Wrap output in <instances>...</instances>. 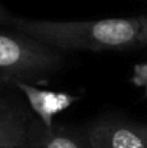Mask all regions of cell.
<instances>
[{
    "mask_svg": "<svg viewBox=\"0 0 147 148\" xmlns=\"http://www.w3.org/2000/svg\"><path fill=\"white\" fill-rule=\"evenodd\" d=\"M14 30L58 50H128L141 48V17L52 22L13 17Z\"/></svg>",
    "mask_w": 147,
    "mask_h": 148,
    "instance_id": "obj_1",
    "label": "cell"
},
{
    "mask_svg": "<svg viewBox=\"0 0 147 148\" xmlns=\"http://www.w3.org/2000/svg\"><path fill=\"white\" fill-rule=\"evenodd\" d=\"M134 84L144 88V92L147 95V65L137 66L134 71Z\"/></svg>",
    "mask_w": 147,
    "mask_h": 148,
    "instance_id": "obj_7",
    "label": "cell"
},
{
    "mask_svg": "<svg viewBox=\"0 0 147 148\" xmlns=\"http://www.w3.org/2000/svg\"><path fill=\"white\" fill-rule=\"evenodd\" d=\"M20 148H32V147H29V145H26V147H20Z\"/></svg>",
    "mask_w": 147,
    "mask_h": 148,
    "instance_id": "obj_10",
    "label": "cell"
},
{
    "mask_svg": "<svg viewBox=\"0 0 147 148\" xmlns=\"http://www.w3.org/2000/svg\"><path fill=\"white\" fill-rule=\"evenodd\" d=\"M141 17V35H140V42L141 48L147 46V16H140Z\"/></svg>",
    "mask_w": 147,
    "mask_h": 148,
    "instance_id": "obj_9",
    "label": "cell"
},
{
    "mask_svg": "<svg viewBox=\"0 0 147 148\" xmlns=\"http://www.w3.org/2000/svg\"><path fill=\"white\" fill-rule=\"evenodd\" d=\"M13 20V16L9 14V12L0 4V26H10Z\"/></svg>",
    "mask_w": 147,
    "mask_h": 148,
    "instance_id": "obj_8",
    "label": "cell"
},
{
    "mask_svg": "<svg viewBox=\"0 0 147 148\" xmlns=\"http://www.w3.org/2000/svg\"><path fill=\"white\" fill-rule=\"evenodd\" d=\"M28 145L32 148H91L85 130L62 124L46 128L38 118L33 122Z\"/></svg>",
    "mask_w": 147,
    "mask_h": 148,
    "instance_id": "obj_6",
    "label": "cell"
},
{
    "mask_svg": "<svg viewBox=\"0 0 147 148\" xmlns=\"http://www.w3.org/2000/svg\"><path fill=\"white\" fill-rule=\"evenodd\" d=\"M35 119L16 86H0V148L26 147Z\"/></svg>",
    "mask_w": 147,
    "mask_h": 148,
    "instance_id": "obj_3",
    "label": "cell"
},
{
    "mask_svg": "<svg viewBox=\"0 0 147 148\" xmlns=\"http://www.w3.org/2000/svg\"><path fill=\"white\" fill-rule=\"evenodd\" d=\"M91 148H147V124L126 118H99L85 128Z\"/></svg>",
    "mask_w": 147,
    "mask_h": 148,
    "instance_id": "obj_4",
    "label": "cell"
},
{
    "mask_svg": "<svg viewBox=\"0 0 147 148\" xmlns=\"http://www.w3.org/2000/svg\"><path fill=\"white\" fill-rule=\"evenodd\" d=\"M61 50L22 33L0 30V86L43 84L63 66Z\"/></svg>",
    "mask_w": 147,
    "mask_h": 148,
    "instance_id": "obj_2",
    "label": "cell"
},
{
    "mask_svg": "<svg viewBox=\"0 0 147 148\" xmlns=\"http://www.w3.org/2000/svg\"><path fill=\"white\" fill-rule=\"evenodd\" d=\"M14 86L20 91V94L25 97L30 111L33 115L46 127H53V118L71 108L75 102H78L81 97L72 95L69 92H56V91H48V89H41L33 84L28 82H16Z\"/></svg>",
    "mask_w": 147,
    "mask_h": 148,
    "instance_id": "obj_5",
    "label": "cell"
}]
</instances>
